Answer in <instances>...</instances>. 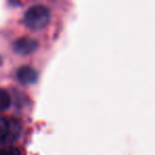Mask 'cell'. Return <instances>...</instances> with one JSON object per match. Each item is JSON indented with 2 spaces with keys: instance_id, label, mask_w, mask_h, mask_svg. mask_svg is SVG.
Returning a JSON list of instances; mask_svg holds the SVG:
<instances>
[{
  "instance_id": "cell-1",
  "label": "cell",
  "mask_w": 155,
  "mask_h": 155,
  "mask_svg": "<svg viewBox=\"0 0 155 155\" xmlns=\"http://www.w3.org/2000/svg\"><path fill=\"white\" fill-rule=\"evenodd\" d=\"M50 16V11L47 7L43 5H35L26 11L24 22L32 30H41L49 24Z\"/></svg>"
},
{
  "instance_id": "cell-2",
  "label": "cell",
  "mask_w": 155,
  "mask_h": 155,
  "mask_svg": "<svg viewBox=\"0 0 155 155\" xmlns=\"http://www.w3.org/2000/svg\"><path fill=\"white\" fill-rule=\"evenodd\" d=\"M38 48V41L30 36H22L13 43V50L20 55H29L36 51Z\"/></svg>"
},
{
  "instance_id": "cell-3",
  "label": "cell",
  "mask_w": 155,
  "mask_h": 155,
  "mask_svg": "<svg viewBox=\"0 0 155 155\" xmlns=\"http://www.w3.org/2000/svg\"><path fill=\"white\" fill-rule=\"evenodd\" d=\"M16 77H17V80L20 83L25 85H30L37 81L38 73L33 67L25 65V66L18 68V70L16 71Z\"/></svg>"
},
{
  "instance_id": "cell-4",
  "label": "cell",
  "mask_w": 155,
  "mask_h": 155,
  "mask_svg": "<svg viewBox=\"0 0 155 155\" xmlns=\"http://www.w3.org/2000/svg\"><path fill=\"white\" fill-rule=\"evenodd\" d=\"M21 131V124L17 120L9 121V131L5 140H15Z\"/></svg>"
},
{
  "instance_id": "cell-5",
  "label": "cell",
  "mask_w": 155,
  "mask_h": 155,
  "mask_svg": "<svg viewBox=\"0 0 155 155\" xmlns=\"http://www.w3.org/2000/svg\"><path fill=\"white\" fill-rule=\"evenodd\" d=\"M11 105V97L8 91L3 88H0V110H5Z\"/></svg>"
},
{
  "instance_id": "cell-6",
  "label": "cell",
  "mask_w": 155,
  "mask_h": 155,
  "mask_svg": "<svg viewBox=\"0 0 155 155\" xmlns=\"http://www.w3.org/2000/svg\"><path fill=\"white\" fill-rule=\"evenodd\" d=\"M9 131V121L0 117V139H5Z\"/></svg>"
},
{
  "instance_id": "cell-7",
  "label": "cell",
  "mask_w": 155,
  "mask_h": 155,
  "mask_svg": "<svg viewBox=\"0 0 155 155\" xmlns=\"http://www.w3.org/2000/svg\"><path fill=\"white\" fill-rule=\"evenodd\" d=\"M0 155H21V153L17 148L8 147V148L0 149Z\"/></svg>"
}]
</instances>
